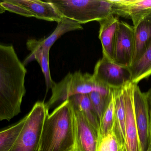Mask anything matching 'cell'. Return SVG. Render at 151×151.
Wrapping results in <instances>:
<instances>
[{"label":"cell","instance_id":"cell-1","mask_svg":"<svg viewBox=\"0 0 151 151\" xmlns=\"http://www.w3.org/2000/svg\"><path fill=\"white\" fill-rule=\"evenodd\" d=\"M27 72L13 46L0 43V121L21 112Z\"/></svg>","mask_w":151,"mask_h":151},{"label":"cell","instance_id":"cell-2","mask_svg":"<svg viewBox=\"0 0 151 151\" xmlns=\"http://www.w3.org/2000/svg\"><path fill=\"white\" fill-rule=\"evenodd\" d=\"M75 143L74 111L69 99L47 116L38 151H70Z\"/></svg>","mask_w":151,"mask_h":151},{"label":"cell","instance_id":"cell-3","mask_svg":"<svg viewBox=\"0 0 151 151\" xmlns=\"http://www.w3.org/2000/svg\"><path fill=\"white\" fill-rule=\"evenodd\" d=\"M63 17L80 24L99 20L113 15L110 0H49Z\"/></svg>","mask_w":151,"mask_h":151},{"label":"cell","instance_id":"cell-4","mask_svg":"<svg viewBox=\"0 0 151 151\" xmlns=\"http://www.w3.org/2000/svg\"><path fill=\"white\" fill-rule=\"evenodd\" d=\"M111 89H107L101 87L89 74H83L80 72L69 73L51 89L52 95L46 105L50 109L55 105L61 104L75 95L88 94L93 91L108 94Z\"/></svg>","mask_w":151,"mask_h":151},{"label":"cell","instance_id":"cell-5","mask_svg":"<svg viewBox=\"0 0 151 151\" xmlns=\"http://www.w3.org/2000/svg\"><path fill=\"white\" fill-rule=\"evenodd\" d=\"M49 109L44 102L35 104L25 116L24 126L9 151H38Z\"/></svg>","mask_w":151,"mask_h":151},{"label":"cell","instance_id":"cell-6","mask_svg":"<svg viewBox=\"0 0 151 151\" xmlns=\"http://www.w3.org/2000/svg\"><path fill=\"white\" fill-rule=\"evenodd\" d=\"M6 11L27 17L59 22L63 17L48 1L6 0L0 2Z\"/></svg>","mask_w":151,"mask_h":151},{"label":"cell","instance_id":"cell-7","mask_svg":"<svg viewBox=\"0 0 151 151\" xmlns=\"http://www.w3.org/2000/svg\"><path fill=\"white\" fill-rule=\"evenodd\" d=\"M92 76L97 83L107 89L122 87L131 82L129 68L117 64L104 57L96 64Z\"/></svg>","mask_w":151,"mask_h":151},{"label":"cell","instance_id":"cell-8","mask_svg":"<svg viewBox=\"0 0 151 151\" xmlns=\"http://www.w3.org/2000/svg\"><path fill=\"white\" fill-rule=\"evenodd\" d=\"M134 51V26L124 21H119L115 36L114 63L129 68L132 65Z\"/></svg>","mask_w":151,"mask_h":151},{"label":"cell","instance_id":"cell-9","mask_svg":"<svg viewBox=\"0 0 151 151\" xmlns=\"http://www.w3.org/2000/svg\"><path fill=\"white\" fill-rule=\"evenodd\" d=\"M134 106L141 151H147L151 145V127L145 93L134 84Z\"/></svg>","mask_w":151,"mask_h":151},{"label":"cell","instance_id":"cell-10","mask_svg":"<svg viewBox=\"0 0 151 151\" xmlns=\"http://www.w3.org/2000/svg\"><path fill=\"white\" fill-rule=\"evenodd\" d=\"M134 86V84L130 82L123 87L126 116L125 151H141L135 115Z\"/></svg>","mask_w":151,"mask_h":151},{"label":"cell","instance_id":"cell-11","mask_svg":"<svg viewBox=\"0 0 151 151\" xmlns=\"http://www.w3.org/2000/svg\"><path fill=\"white\" fill-rule=\"evenodd\" d=\"M73 106L75 120L76 145L82 151H97L99 134L90 124L83 113L73 105Z\"/></svg>","mask_w":151,"mask_h":151},{"label":"cell","instance_id":"cell-12","mask_svg":"<svg viewBox=\"0 0 151 151\" xmlns=\"http://www.w3.org/2000/svg\"><path fill=\"white\" fill-rule=\"evenodd\" d=\"M119 19L111 15L98 21L100 25L99 40L103 49V57L113 62L114 43Z\"/></svg>","mask_w":151,"mask_h":151},{"label":"cell","instance_id":"cell-13","mask_svg":"<svg viewBox=\"0 0 151 151\" xmlns=\"http://www.w3.org/2000/svg\"><path fill=\"white\" fill-rule=\"evenodd\" d=\"M115 116L113 130L122 147L125 151L126 146V126H125V106L123 87L112 89Z\"/></svg>","mask_w":151,"mask_h":151},{"label":"cell","instance_id":"cell-14","mask_svg":"<svg viewBox=\"0 0 151 151\" xmlns=\"http://www.w3.org/2000/svg\"><path fill=\"white\" fill-rule=\"evenodd\" d=\"M27 48L31 51L23 62L25 66L33 60L37 61L40 64L42 73L45 77L47 93L50 89H52L55 84V82L52 80L49 68V50L45 48L38 47L34 44L30 40L27 42Z\"/></svg>","mask_w":151,"mask_h":151},{"label":"cell","instance_id":"cell-15","mask_svg":"<svg viewBox=\"0 0 151 151\" xmlns=\"http://www.w3.org/2000/svg\"><path fill=\"white\" fill-rule=\"evenodd\" d=\"M134 27L135 51L132 64L142 56L151 44V22L144 18Z\"/></svg>","mask_w":151,"mask_h":151},{"label":"cell","instance_id":"cell-16","mask_svg":"<svg viewBox=\"0 0 151 151\" xmlns=\"http://www.w3.org/2000/svg\"><path fill=\"white\" fill-rule=\"evenodd\" d=\"M83 29L81 24L70 19L63 17L58 23L57 26L53 33L48 37L40 40L30 39L35 45L50 50L52 45L62 35L66 33L74 30Z\"/></svg>","mask_w":151,"mask_h":151},{"label":"cell","instance_id":"cell-17","mask_svg":"<svg viewBox=\"0 0 151 151\" xmlns=\"http://www.w3.org/2000/svg\"><path fill=\"white\" fill-rule=\"evenodd\" d=\"M73 106L80 110L99 134V121L88 94H78L69 98Z\"/></svg>","mask_w":151,"mask_h":151},{"label":"cell","instance_id":"cell-18","mask_svg":"<svg viewBox=\"0 0 151 151\" xmlns=\"http://www.w3.org/2000/svg\"><path fill=\"white\" fill-rule=\"evenodd\" d=\"M131 74V82L138 84L142 80L151 76V44L144 54L129 67Z\"/></svg>","mask_w":151,"mask_h":151},{"label":"cell","instance_id":"cell-19","mask_svg":"<svg viewBox=\"0 0 151 151\" xmlns=\"http://www.w3.org/2000/svg\"><path fill=\"white\" fill-rule=\"evenodd\" d=\"M151 11V0H129L128 5V18L135 26L144 19Z\"/></svg>","mask_w":151,"mask_h":151},{"label":"cell","instance_id":"cell-20","mask_svg":"<svg viewBox=\"0 0 151 151\" xmlns=\"http://www.w3.org/2000/svg\"><path fill=\"white\" fill-rule=\"evenodd\" d=\"M26 117L14 125L0 131V151H9L15 142L25 121Z\"/></svg>","mask_w":151,"mask_h":151},{"label":"cell","instance_id":"cell-21","mask_svg":"<svg viewBox=\"0 0 151 151\" xmlns=\"http://www.w3.org/2000/svg\"><path fill=\"white\" fill-rule=\"evenodd\" d=\"M115 108L112 91L103 116L99 121V138L106 135L112 129L114 121Z\"/></svg>","mask_w":151,"mask_h":151},{"label":"cell","instance_id":"cell-22","mask_svg":"<svg viewBox=\"0 0 151 151\" xmlns=\"http://www.w3.org/2000/svg\"><path fill=\"white\" fill-rule=\"evenodd\" d=\"M111 90L108 94L99 91H93L88 94L99 121L101 120L109 102Z\"/></svg>","mask_w":151,"mask_h":151},{"label":"cell","instance_id":"cell-23","mask_svg":"<svg viewBox=\"0 0 151 151\" xmlns=\"http://www.w3.org/2000/svg\"><path fill=\"white\" fill-rule=\"evenodd\" d=\"M97 151H125L120 144L113 129L106 135L99 138Z\"/></svg>","mask_w":151,"mask_h":151},{"label":"cell","instance_id":"cell-24","mask_svg":"<svg viewBox=\"0 0 151 151\" xmlns=\"http://www.w3.org/2000/svg\"><path fill=\"white\" fill-rule=\"evenodd\" d=\"M146 97V102L148 106V111L150 116V121L151 127V88L147 92L145 93Z\"/></svg>","mask_w":151,"mask_h":151},{"label":"cell","instance_id":"cell-25","mask_svg":"<svg viewBox=\"0 0 151 151\" xmlns=\"http://www.w3.org/2000/svg\"><path fill=\"white\" fill-rule=\"evenodd\" d=\"M145 18L151 22V11Z\"/></svg>","mask_w":151,"mask_h":151},{"label":"cell","instance_id":"cell-26","mask_svg":"<svg viewBox=\"0 0 151 151\" xmlns=\"http://www.w3.org/2000/svg\"><path fill=\"white\" fill-rule=\"evenodd\" d=\"M70 151H82L81 150H80V149H79V148H78V147H77L76 145L75 144L74 145V147H73V148L72 150H71Z\"/></svg>","mask_w":151,"mask_h":151},{"label":"cell","instance_id":"cell-27","mask_svg":"<svg viewBox=\"0 0 151 151\" xmlns=\"http://www.w3.org/2000/svg\"><path fill=\"white\" fill-rule=\"evenodd\" d=\"M5 11H6V10L2 6V5L1 4V3H0V14L3 13L4 12H5Z\"/></svg>","mask_w":151,"mask_h":151},{"label":"cell","instance_id":"cell-28","mask_svg":"<svg viewBox=\"0 0 151 151\" xmlns=\"http://www.w3.org/2000/svg\"><path fill=\"white\" fill-rule=\"evenodd\" d=\"M147 151H151V146H150V148H149V150H147Z\"/></svg>","mask_w":151,"mask_h":151}]
</instances>
